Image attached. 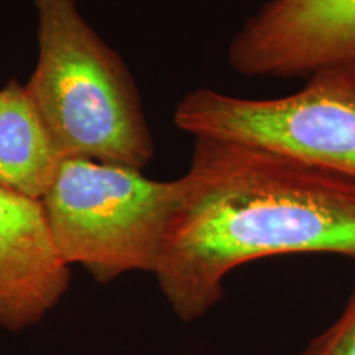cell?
Returning <instances> with one entry per match:
<instances>
[{
    "instance_id": "6da1fadb",
    "label": "cell",
    "mask_w": 355,
    "mask_h": 355,
    "mask_svg": "<svg viewBox=\"0 0 355 355\" xmlns=\"http://www.w3.org/2000/svg\"><path fill=\"white\" fill-rule=\"evenodd\" d=\"M155 278L181 321L207 314L239 266L288 254L355 260V181L248 141L196 137Z\"/></svg>"
},
{
    "instance_id": "7a4b0ae2",
    "label": "cell",
    "mask_w": 355,
    "mask_h": 355,
    "mask_svg": "<svg viewBox=\"0 0 355 355\" xmlns=\"http://www.w3.org/2000/svg\"><path fill=\"white\" fill-rule=\"evenodd\" d=\"M33 7L38 56L24 86L58 152L144 170L155 145L125 61L76 0H33Z\"/></svg>"
},
{
    "instance_id": "3957f363",
    "label": "cell",
    "mask_w": 355,
    "mask_h": 355,
    "mask_svg": "<svg viewBox=\"0 0 355 355\" xmlns=\"http://www.w3.org/2000/svg\"><path fill=\"white\" fill-rule=\"evenodd\" d=\"M180 183L89 158H63L42 198L66 265L101 285L130 272L153 273L175 212Z\"/></svg>"
},
{
    "instance_id": "277c9868",
    "label": "cell",
    "mask_w": 355,
    "mask_h": 355,
    "mask_svg": "<svg viewBox=\"0 0 355 355\" xmlns=\"http://www.w3.org/2000/svg\"><path fill=\"white\" fill-rule=\"evenodd\" d=\"M175 123L189 135L279 150L355 181V78L322 71L295 94L243 99L202 87L186 94Z\"/></svg>"
},
{
    "instance_id": "5b68a950",
    "label": "cell",
    "mask_w": 355,
    "mask_h": 355,
    "mask_svg": "<svg viewBox=\"0 0 355 355\" xmlns=\"http://www.w3.org/2000/svg\"><path fill=\"white\" fill-rule=\"evenodd\" d=\"M227 60L248 78H355V0H268L234 35Z\"/></svg>"
},
{
    "instance_id": "8992f818",
    "label": "cell",
    "mask_w": 355,
    "mask_h": 355,
    "mask_svg": "<svg viewBox=\"0 0 355 355\" xmlns=\"http://www.w3.org/2000/svg\"><path fill=\"white\" fill-rule=\"evenodd\" d=\"M69 283L71 266L58 254L42 201L0 188V327L37 326Z\"/></svg>"
},
{
    "instance_id": "52a82bcc",
    "label": "cell",
    "mask_w": 355,
    "mask_h": 355,
    "mask_svg": "<svg viewBox=\"0 0 355 355\" xmlns=\"http://www.w3.org/2000/svg\"><path fill=\"white\" fill-rule=\"evenodd\" d=\"M63 159L17 79L0 89V188L40 199Z\"/></svg>"
},
{
    "instance_id": "ba28073f",
    "label": "cell",
    "mask_w": 355,
    "mask_h": 355,
    "mask_svg": "<svg viewBox=\"0 0 355 355\" xmlns=\"http://www.w3.org/2000/svg\"><path fill=\"white\" fill-rule=\"evenodd\" d=\"M300 355H355V286L339 318Z\"/></svg>"
}]
</instances>
